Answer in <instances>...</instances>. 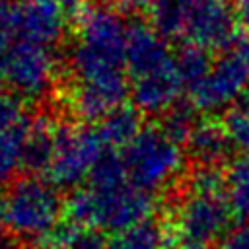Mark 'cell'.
I'll list each match as a JSON object with an SVG mask.
<instances>
[{
    "mask_svg": "<svg viewBox=\"0 0 249 249\" xmlns=\"http://www.w3.org/2000/svg\"><path fill=\"white\" fill-rule=\"evenodd\" d=\"M245 95H247V101H245V105H249V89H247V93H245Z\"/></svg>",
    "mask_w": 249,
    "mask_h": 249,
    "instance_id": "obj_28",
    "label": "cell"
},
{
    "mask_svg": "<svg viewBox=\"0 0 249 249\" xmlns=\"http://www.w3.org/2000/svg\"><path fill=\"white\" fill-rule=\"evenodd\" d=\"M224 128L231 146L249 154V105L228 109L224 117Z\"/></svg>",
    "mask_w": 249,
    "mask_h": 249,
    "instance_id": "obj_18",
    "label": "cell"
},
{
    "mask_svg": "<svg viewBox=\"0 0 249 249\" xmlns=\"http://www.w3.org/2000/svg\"><path fill=\"white\" fill-rule=\"evenodd\" d=\"M177 64L181 70V76L185 80V84H193L195 80H198L212 64L210 60V53L198 47H185L179 54H177Z\"/></svg>",
    "mask_w": 249,
    "mask_h": 249,
    "instance_id": "obj_19",
    "label": "cell"
},
{
    "mask_svg": "<svg viewBox=\"0 0 249 249\" xmlns=\"http://www.w3.org/2000/svg\"><path fill=\"white\" fill-rule=\"evenodd\" d=\"M105 154V144L97 130L76 123H56L54 142L43 179L56 189H72L89 179Z\"/></svg>",
    "mask_w": 249,
    "mask_h": 249,
    "instance_id": "obj_7",
    "label": "cell"
},
{
    "mask_svg": "<svg viewBox=\"0 0 249 249\" xmlns=\"http://www.w3.org/2000/svg\"><path fill=\"white\" fill-rule=\"evenodd\" d=\"M8 231L21 239H47L62 222L64 202L58 189L41 177L12 183L0 202Z\"/></svg>",
    "mask_w": 249,
    "mask_h": 249,
    "instance_id": "obj_5",
    "label": "cell"
},
{
    "mask_svg": "<svg viewBox=\"0 0 249 249\" xmlns=\"http://www.w3.org/2000/svg\"><path fill=\"white\" fill-rule=\"evenodd\" d=\"M19 16H21V4L14 0H0V54L14 41L21 39Z\"/></svg>",
    "mask_w": 249,
    "mask_h": 249,
    "instance_id": "obj_20",
    "label": "cell"
},
{
    "mask_svg": "<svg viewBox=\"0 0 249 249\" xmlns=\"http://www.w3.org/2000/svg\"><path fill=\"white\" fill-rule=\"evenodd\" d=\"M31 117L23 99L0 95V183L12 179L25 167V148Z\"/></svg>",
    "mask_w": 249,
    "mask_h": 249,
    "instance_id": "obj_11",
    "label": "cell"
},
{
    "mask_svg": "<svg viewBox=\"0 0 249 249\" xmlns=\"http://www.w3.org/2000/svg\"><path fill=\"white\" fill-rule=\"evenodd\" d=\"M150 14L167 41L208 53L228 49L239 25L233 0H158Z\"/></svg>",
    "mask_w": 249,
    "mask_h": 249,
    "instance_id": "obj_4",
    "label": "cell"
},
{
    "mask_svg": "<svg viewBox=\"0 0 249 249\" xmlns=\"http://www.w3.org/2000/svg\"><path fill=\"white\" fill-rule=\"evenodd\" d=\"M183 88H187V84L181 76L177 54L160 66L130 78V95L134 107L148 115H163L177 107Z\"/></svg>",
    "mask_w": 249,
    "mask_h": 249,
    "instance_id": "obj_10",
    "label": "cell"
},
{
    "mask_svg": "<svg viewBox=\"0 0 249 249\" xmlns=\"http://www.w3.org/2000/svg\"><path fill=\"white\" fill-rule=\"evenodd\" d=\"M66 18L58 14L56 10L29 0L21 4V16H19V35L21 39H29L41 45L53 47L64 31Z\"/></svg>",
    "mask_w": 249,
    "mask_h": 249,
    "instance_id": "obj_13",
    "label": "cell"
},
{
    "mask_svg": "<svg viewBox=\"0 0 249 249\" xmlns=\"http://www.w3.org/2000/svg\"><path fill=\"white\" fill-rule=\"evenodd\" d=\"M54 126L51 119H37L31 124L29 138H27V148H25V167L35 171V173H45L53 142H54Z\"/></svg>",
    "mask_w": 249,
    "mask_h": 249,
    "instance_id": "obj_16",
    "label": "cell"
},
{
    "mask_svg": "<svg viewBox=\"0 0 249 249\" xmlns=\"http://www.w3.org/2000/svg\"><path fill=\"white\" fill-rule=\"evenodd\" d=\"M0 74L19 99H41L54 88L58 60L53 47L18 39L0 54Z\"/></svg>",
    "mask_w": 249,
    "mask_h": 249,
    "instance_id": "obj_8",
    "label": "cell"
},
{
    "mask_svg": "<svg viewBox=\"0 0 249 249\" xmlns=\"http://www.w3.org/2000/svg\"><path fill=\"white\" fill-rule=\"evenodd\" d=\"M6 243H8V226L0 212V249H6Z\"/></svg>",
    "mask_w": 249,
    "mask_h": 249,
    "instance_id": "obj_26",
    "label": "cell"
},
{
    "mask_svg": "<svg viewBox=\"0 0 249 249\" xmlns=\"http://www.w3.org/2000/svg\"><path fill=\"white\" fill-rule=\"evenodd\" d=\"M156 208L152 193L136 187L126 173L123 156L105 152L88 185L72 191L64 202L70 224L93 231H121L152 218Z\"/></svg>",
    "mask_w": 249,
    "mask_h": 249,
    "instance_id": "obj_2",
    "label": "cell"
},
{
    "mask_svg": "<svg viewBox=\"0 0 249 249\" xmlns=\"http://www.w3.org/2000/svg\"><path fill=\"white\" fill-rule=\"evenodd\" d=\"M218 249H249V220L233 226L220 239Z\"/></svg>",
    "mask_w": 249,
    "mask_h": 249,
    "instance_id": "obj_22",
    "label": "cell"
},
{
    "mask_svg": "<svg viewBox=\"0 0 249 249\" xmlns=\"http://www.w3.org/2000/svg\"><path fill=\"white\" fill-rule=\"evenodd\" d=\"M185 142L189 154L200 165H212V167H216V163L222 161L233 148L224 128V123H218L214 119L196 121Z\"/></svg>",
    "mask_w": 249,
    "mask_h": 249,
    "instance_id": "obj_12",
    "label": "cell"
},
{
    "mask_svg": "<svg viewBox=\"0 0 249 249\" xmlns=\"http://www.w3.org/2000/svg\"><path fill=\"white\" fill-rule=\"evenodd\" d=\"M123 161L136 187L156 193L169 189L183 175L187 160L181 140L163 126H148L124 148Z\"/></svg>",
    "mask_w": 249,
    "mask_h": 249,
    "instance_id": "obj_6",
    "label": "cell"
},
{
    "mask_svg": "<svg viewBox=\"0 0 249 249\" xmlns=\"http://www.w3.org/2000/svg\"><path fill=\"white\" fill-rule=\"evenodd\" d=\"M233 216L226 175L212 165H200L191 173L187 191L173 206L169 233L183 249H206L231 230Z\"/></svg>",
    "mask_w": 249,
    "mask_h": 249,
    "instance_id": "obj_3",
    "label": "cell"
},
{
    "mask_svg": "<svg viewBox=\"0 0 249 249\" xmlns=\"http://www.w3.org/2000/svg\"><path fill=\"white\" fill-rule=\"evenodd\" d=\"M128 27L117 10L93 6L80 14L74 43L68 51L72 86L70 111L84 121H101L124 105L130 91L126 82Z\"/></svg>",
    "mask_w": 249,
    "mask_h": 249,
    "instance_id": "obj_1",
    "label": "cell"
},
{
    "mask_svg": "<svg viewBox=\"0 0 249 249\" xmlns=\"http://www.w3.org/2000/svg\"><path fill=\"white\" fill-rule=\"evenodd\" d=\"M226 195L235 216L249 220V154L239 156L226 173Z\"/></svg>",
    "mask_w": 249,
    "mask_h": 249,
    "instance_id": "obj_17",
    "label": "cell"
},
{
    "mask_svg": "<svg viewBox=\"0 0 249 249\" xmlns=\"http://www.w3.org/2000/svg\"><path fill=\"white\" fill-rule=\"evenodd\" d=\"M239 25L249 33V0H233Z\"/></svg>",
    "mask_w": 249,
    "mask_h": 249,
    "instance_id": "obj_25",
    "label": "cell"
},
{
    "mask_svg": "<svg viewBox=\"0 0 249 249\" xmlns=\"http://www.w3.org/2000/svg\"><path fill=\"white\" fill-rule=\"evenodd\" d=\"M35 2H41V4L56 10L58 14H62L66 18L72 14H82L88 0H35Z\"/></svg>",
    "mask_w": 249,
    "mask_h": 249,
    "instance_id": "obj_23",
    "label": "cell"
},
{
    "mask_svg": "<svg viewBox=\"0 0 249 249\" xmlns=\"http://www.w3.org/2000/svg\"><path fill=\"white\" fill-rule=\"evenodd\" d=\"M239 51H241V54H243V58H245V62H247V66H249V41H247V43H243V45H239Z\"/></svg>",
    "mask_w": 249,
    "mask_h": 249,
    "instance_id": "obj_27",
    "label": "cell"
},
{
    "mask_svg": "<svg viewBox=\"0 0 249 249\" xmlns=\"http://www.w3.org/2000/svg\"><path fill=\"white\" fill-rule=\"evenodd\" d=\"M165 233L161 226L152 220H146L132 228L111 233L105 239L103 249H161Z\"/></svg>",
    "mask_w": 249,
    "mask_h": 249,
    "instance_id": "obj_15",
    "label": "cell"
},
{
    "mask_svg": "<svg viewBox=\"0 0 249 249\" xmlns=\"http://www.w3.org/2000/svg\"><path fill=\"white\" fill-rule=\"evenodd\" d=\"M140 130H142L140 111L136 107L121 105L99 121L97 134L111 152H117V150H124L138 136Z\"/></svg>",
    "mask_w": 249,
    "mask_h": 249,
    "instance_id": "obj_14",
    "label": "cell"
},
{
    "mask_svg": "<svg viewBox=\"0 0 249 249\" xmlns=\"http://www.w3.org/2000/svg\"><path fill=\"white\" fill-rule=\"evenodd\" d=\"M121 8L130 10V12H140V10H152V6L158 0H115Z\"/></svg>",
    "mask_w": 249,
    "mask_h": 249,
    "instance_id": "obj_24",
    "label": "cell"
},
{
    "mask_svg": "<svg viewBox=\"0 0 249 249\" xmlns=\"http://www.w3.org/2000/svg\"><path fill=\"white\" fill-rule=\"evenodd\" d=\"M195 123H196V121L193 119V113H191L189 109L177 105V107H173V109L167 113V119H165V123H163V128H165L171 136H175L177 140L185 142Z\"/></svg>",
    "mask_w": 249,
    "mask_h": 249,
    "instance_id": "obj_21",
    "label": "cell"
},
{
    "mask_svg": "<svg viewBox=\"0 0 249 249\" xmlns=\"http://www.w3.org/2000/svg\"><path fill=\"white\" fill-rule=\"evenodd\" d=\"M2 84H4V80H2V74H0V88H2Z\"/></svg>",
    "mask_w": 249,
    "mask_h": 249,
    "instance_id": "obj_29",
    "label": "cell"
},
{
    "mask_svg": "<svg viewBox=\"0 0 249 249\" xmlns=\"http://www.w3.org/2000/svg\"><path fill=\"white\" fill-rule=\"evenodd\" d=\"M249 89V66L239 51H228L193 84L187 86L191 107L202 113L228 109Z\"/></svg>",
    "mask_w": 249,
    "mask_h": 249,
    "instance_id": "obj_9",
    "label": "cell"
}]
</instances>
